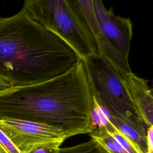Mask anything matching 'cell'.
<instances>
[{"instance_id":"30bf717a","label":"cell","mask_w":153,"mask_h":153,"mask_svg":"<svg viewBox=\"0 0 153 153\" xmlns=\"http://www.w3.org/2000/svg\"><path fill=\"white\" fill-rule=\"evenodd\" d=\"M60 153H109L96 140L91 138L88 141L74 146L60 148Z\"/></svg>"},{"instance_id":"3957f363","label":"cell","mask_w":153,"mask_h":153,"mask_svg":"<svg viewBox=\"0 0 153 153\" xmlns=\"http://www.w3.org/2000/svg\"><path fill=\"white\" fill-rule=\"evenodd\" d=\"M23 8L32 19L63 41L82 62L98 54L76 0H26Z\"/></svg>"},{"instance_id":"7a4b0ae2","label":"cell","mask_w":153,"mask_h":153,"mask_svg":"<svg viewBox=\"0 0 153 153\" xmlns=\"http://www.w3.org/2000/svg\"><path fill=\"white\" fill-rule=\"evenodd\" d=\"M80 59L61 39L32 19L24 8L0 17V75L12 86L58 76Z\"/></svg>"},{"instance_id":"ba28073f","label":"cell","mask_w":153,"mask_h":153,"mask_svg":"<svg viewBox=\"0 0 153 153\" xmlns=\"http://www.w3.org/2000/svg\"><path fill=\"white\" fill-rule=\"evenodd\" d=\"M129 98L147 128L153 127L152 89L133 72L120 75Z\"/></svg>"},{"instance_id":"6da1fadb","label":"cell","mask_w":153,"mask_h":153,"mask_svg":"<svg viewBox=\"0 0 153 153\" xmlns=\"http://www.w3.org/2000/svg\"><path fill=\"white\" fill-rule=\"evenodd\" d=\"M93 111V99L81 60L55 78L0 91V118L49 126L62 130L68 138L94 130Z\"/></svg>"},{"instance_id":"7c38bea8","label":"cell","mask_w":153,"mask_h":153,"mask_svg":"<svg viewBox=\"0 0 153 153\" xmlns=\"http://www.w3.org/2000/svg\"><path fill=\"white\" fill-rule=\"evenodd\" d=\"M146 143L148 153H153V127L146 129Z\"/></svg>"},{"instance_id":"277c9868","label":"cell","mask_w":153,"mask_h":153,"mask_svg":"<svg viewBox=\"0 0 153 153\" xmlns=\"http://www.w3.org/2000/svg\"><path fill=\"white\" fill-rule=\"evenodd\" d=\"M93 104L103 115L120 119L146 138L147 127L132 104L118 71L99 54L83 62Z\"/></svg>"},{"instance_id":"5bb4252c","label":"cell","mask_w":153,"mask_h":153,"mask_svg":"<svg viewBox=\"0 0 153 153\" xmlns=\"http://www.w3.org/2000/svg\"><path fill=\"white\" fill-rule=\"evenodd\" d=\"M10 87H12L11 83L0 75V91H3Z\"/></svg>"},{"instance_id":"8992f818","label":"cell","mask_w":153,"mask_h":153,"mask_svg":"<svg viewBox=\"0 0 153 153\" xmlns=\"http://www.w3.org/2000/svg\"><path fill=\"white\" fill-rule=\"evenodd\" d=\"M93 5L99 26L111 43L128 59L133 35L130 19L115 14L107 10L100 0H93Z\"/></svg>"},{"instance_id":"9c48e42d","label":"cell","mask_w":153,"mask_h":153,"mask_svg":"<svg viewBox=\"0 0 153 153\" xmlns=\"http://www.w3.org/2000/svg\"><path fill=\"white\" fill-rule=\"evenodd\" d=\"M88 134L91 138L96 140L102 145L109 153H128L117 142L102 124L96 126L94 130Z\"/></svg>"},{"instance_id":"52a82bcc","label":"cell","mask_w":153,"mask_h":153,"mask_svg":"<svg viewBox=\"0 0 153 153\" xmlns=\"http://www.w3.org/2000/svg\"><path fill=\"white\" fill-rule=\"evenodd\" d=\"M76 2L93 37L97 54L115 68L120 75L132 72L128 59L115 48L101 31L95 16L93 0H76Z\"/></svg>"},{"instance_id":"8fae6325","label":"cell","mask_w":153,"mask_h":153,"mask_svg":"<svg viewBox=\"0 0 153 153\" xmlns=\"http://www.w3.org/2000/svg\"><path fill=\"white\" fill-rule=\"evenodd\" d=\"M0 153H21L0 128Z\"/></svg>"},{"instance_id":"5b68a950","label":"cell","mask_w":153,"mask_h":153,"mask_svg":"<svg viewBox=\"0 0 153 153\" xmlns=\"http://www.w3.org/2000/svg\"><path fill=\"white\" fill-rule=\"evenodd\" d=\"M0 128L21 153L39 148H59L68 138L60 129L10 118H0Z\"/></svg>"},{"instance_id":"4fadbf2b","label":"cell","mask_w":153,"mask_h":153,"mask_svg":"<svg viewBox=\"0 0 153 153\" xmlns=\"http://www.w3.org/2000/svg\"><path fill=\"white\" fill-rule=\"evenodd\" d=\"M27 153H60L59 148H39Z\"/></svg>"}]
</instances>
